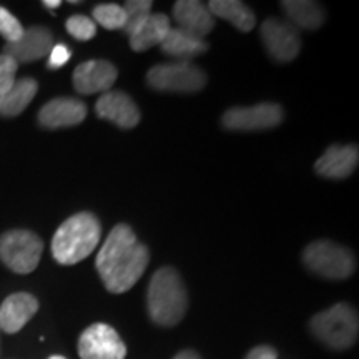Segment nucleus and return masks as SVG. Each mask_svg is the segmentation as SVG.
<instances>
[{
    "label": "nucleus",
    "instance_id": "nucleus-1",
    "mask_svg": "<svg viewBox=\"0 0 359 359\" xmlns=\"http://www.w3.org/2000/svg\"><path fill=\"white\" fill-rule=\"evenodd\" d=\"M150 263V251L138 241L128 224H116L98 251L95 266L110 293L132 290Z\"/></svg>",
    "mask_w": 359,
    "mask_h": 359
},
{
    "label": "nucleus",
    "instance_id": "nucleus-2",
    "mask_svg": "<svg viewBox=\"0 0 359 359\" xmlns=\"http://www.w3.org/2000/svg\"><path fill=\"white\" fill-rule=\"evenodd\" d=\"M102 224L93 213L82 212L67 218L52 238V255L57 263L75 264L92 255L100 243Z\"/></svg>",
    "mask_w": 359,
    "mask_h": 359
},
{
    "label": "nucleus",
    "instance_id": "nucleus-3",
    "mask_svg": "<svg viewBox=\"0 0 359 359\" xmlns=\"http://www.w3.org/2000/svg\"><path fill=\"white\" fill-rule=\"evenodd\" d=\"M148 314L158 326L172 327L185 316L188 294L177 269L165 266L151 276L147 293Z\"/></svg>",
    "mask_w": 359,
    "mask_h": 359
},
{
    "label": "nucleus",
    "instance_id": "nucleus-4",
    "mask_svg": "<svg viewBox=\"0 0 359 359\" xmlns=\"http://www.w3.org/2000/svg\"><path fill=\"white\" fill-rule=\"evenodd\" d=\"M309 326L321 343L333 349H348L358 339V313L346 303H338L318 313Z\"/></svg>",
    "mask_w": 359,
    "mask_h": 359
},
{
    "label": "nucleus",
    "instance_id": "nucleus-5",
    "mask_svg": "<svg viewBox=\"0 0 359 359\" xmlns=\"http://www.w3.org/2000/svg\"><path fill=\"white\" fill-rule=\"evenodd\" d=\"M303 263L309 271L327 280H346L356 269L353 251L330 240L309 243L303 251Z\"/></svg>",
    "mask_w": 359,
    "mask_h": 359
},
{
    "label": "nucleus",
    "instance_id": "nucleus-6",
    "mask_svg": "<svg viewBox=\"0 0 359 359\" xmlns=\"http://www.w3.org/2000/svg\"><path fill=\"white\" fill-rule=\"evenodd\" d=\"M147 83L158 92L193 93L206 85V74L191 62H168L151 67L147 74Z\"/></svg>",
    "mask_w": 359,
    "mask_h": 359
},
{
    "label": "nucleus",
    "instance_id": "nucleus-7",
    "mask_svg": "<svg viewBox=\"0 0 359 359\" xmlns=\"http://www.w3.org/2000/svg\"><path fill=\"white\" fill-rule=\"evenodd\" d=\"M43 243L32 231L12 230L0 236V259L12 271L27 275L39 266Z\"/></svg>",
    "mask_w": 359,
    "mask_h": 359
},
{
    "label": "nucleus",
    "instance_id": "nucleus-8",
    "mask_svg": "<svg viewBox=\"0 0 359 359\" xmlns=\"http://www.w3.org/2000/svg\"><path fill=\"white\" fill-rule=\"evenodd\" d=\"M283 122V109L278 103L263 102L253 107H233L222 116V125L231 132H259L275 128Z\"/></svg>",
    "mask_w": 359,
    "mask_h": 359
},
{
    "label": "nucleus",
    "instance_id": "nucleus-9",
    "mask_svg": "<svg viewBox=\"0 0 359 359\" xmlns=\"http://www.w3.org/2000/svg\"><path fill=\"white\" fill-rule=\"evenodd\" d=\"M262 40L268 55L281 64L293 62L302 50L299 30L288 20L276 17H269L262 24Z\"/></svg>",
    "mask_w": 359,
    "mask_h": 359
},
{
    "label": "nucleus",
    "instance_id": "nucleus-10",
    "mask_svg": "<svg viewBox=\"0 0 359 359\" xmlns=\"http://www.w3.org/2000/svg\"><path fill=\"white\" fill-rule=\"evenodd\" d=\"M79 354L82 359H125L127 346L114 327L97 323L80 336Z\"/></svg>",
    "mask_w": 359,
    "mask_h": 359
},
{
    "label": "nucleus",
    "instance_id": "nucleus-11",
    "mask_svg": "<svg viewBox=\"0 0 359 359\" xmlns=\"http://www.w3.org/2000/svg\"><path fill=\"white\" fill-rule=\"evenodd\" d=\"M95 111L98 118L109 120L116 127L130 130L140 123V110L132 97L120 90H109L97 100Z\"/></svg>",
    "mask_w": 359,
    "mask_h": 359
},
{
    "label": "nucleus",
    "instance_id": "nucleus-12",
    "mask_svg": "<svg viewBox=\"0 0 359 359\" xmlns=\"http://www.w3.org/2000/svg\"><path fill=\"white\" fill-rule=\"evenodd\" d=\"M118 70L109 60H87L74 72V87L82 95L105 93L114 87Z\"/></svg>",
    "mask_w": 359,
    "mask_h": 359
},
{
    "label": "nucleus",
    "instance_id": "nucleus-13",
    "mask_svg": "<svg viewBox=\"0 0 359 359\" xmlns=\"http://www.w3.org/2000/svg\"><path fill=\"white\" fill-rule=\"evenodd\" d=\"M87 116V107L82 100L70 97L53 98L39 111V123L45 128H65L82 123Z\"/></svg>",
    "mask_w": 359,
    "mask_h": 359
},
{
    "label": "nucleus",
    "instance_id": "nucleus-14",
    "mask_svg": "<svg viewBox=\"0 0 359 359\" xmlns=\"http://www.w3.org/2000/svg\"><path fill=\"white\" fill-rule=\"evenodd\" d=\"M53 47V35L45 27L35 25L27 29L20 40L13 43H7L4 53L19 62H35L47 57Z\"/></svg>",
    "mask_w": 359,
    "mask_h": 359
},
{
    "label": "nucleus",
    "instance_id": "nucleus-15",
    "mask_svg": "<svg viewBox=\"0 0 359 359\" xmlns=\"http://www.w3.org/2000/svg\"><path fill=\"white\" fill-rule=\"evenodd\" d=\"M359 150L356 145H331L314 165L318 175L325 178L343 180L358 167Z\"/></svg>",
    "mask_w": 359,
    "mask_h": 359
},
{
    "label": "nucleus",
    "instance_id": "nucleus-16",
    "mask_svg": "<svg viewBox=\"0 0 359 359\" xmlns=\"http://www.w3.org/2000/svg\"><path fill=\"white\" fill-rule=\"evenodd\" d=\"M173 17L177 20L178 29L200 39H205L215 27V17L212 12L198 0H178V2H175Z\"/></svg>",
    "mask_w": 359,
    "mask_h": 359
},
{
    "label": "nucleus",
    "instance_id": "nucleus-17",
    "mask_svg": "<svg viewBox=\"0 0 359 359\" xmlns=\"http://www.w3.org/2000/svg\"><path fill=\"white\" fill-rule=\"evenodd\" d=\"M39 309L37 298L29 293H15L4 299L0 306V330L8 334L17 333L34 318Z\"/></svg>",
    "mask_w": 359,
    "mask_h": 359
},
{
    "label": "nucleus",
    "instance_id": "nucleus-18",
    "mask_svg": "<svg viewBox=\"0 0 359 359\" xmlns=\"http://www.w3.org/2000/svg\"><path fill=\"white\" fill-rule=\"evenodd\" d=\"M210 45L205 39L195 37V35L185 32L182 29H170L167 37L161 42L160 48L165 55L178 58L180 62H190V58H195L208 50Z\"/></svg>",
    "mask_w": 359,
    "mask_h": 359
},
{
    "label": "nucleus",
    "instance_id": "nucleus-19",
    "mask_svg": "<svg viewBox=\"0 0 359 359\" xmlns=\"http://www.w3.org/2000/svg\"><path fill=\"white\" fill-rule=\"evenodd\" d=\"M170 20L165 13H150V17L130 35V47L133 52H145L161 45L170 32Z\"/></svg>",
    "mask_w": 359,
    "mask_h": 359
},
{
    "label": "nucleus",
    "instance_id": "nucleus-20",
    "mask_svg": "<svg viewBox=\"0 0 359 359\" xmlns=\"http://www.w3.org/2000/svg\"><path fill=\"white\" fill-rule=\"evenodd\" d=\"M281 8L290 24L296 29L314 30L321 27L326 19L323 7L311 0H286L281 2Z\"/></svg>",
    "mask_w": 359,
    "mask_h": 359
},
{
    "label": "nucleus",
    "instance_id": "nucleus-21",
    "mask_svg": "<svg viewBox=\"0 0 359 359\" xmlns=\"http://www.w3.org/2000/svg\"><path fill=\"white\" fill-rule=\"evenodd\" d=\"M206 7L213 17L230 22L241 32H250L257 24L253 11L240 0H212Z\"/></svg>",
    "mask_w": 359,
    "mask_h": 359
},
{
    "label": "nucleus",
    "instance_id": "nucleus-22",
    "mask_svg": "<svg viewBox=\"0 0 359 359\" xmlns=\"http://www.w3.org/2000/svg\"><path fill=\"white\" fill-rule=\"evenodd\" d=\"M39 83L34 79H20L12 85L8 92L0 95V115L17 116L24 111L37 95Z\"/></svg>",
    "mask_w": 359,
    "mask_h": 359
},
{
    "label": "nucleus",
    "instance_id": "nucleus-23",
    "mask_svg": "<svg viewBox=\"0 0 359 359\" xmlns=\"http://www.w3.org/2000/svg\"><path fill=\"white\" fill-rule=\"evenodd\" d=\"M93 22L100 24L107 30H123L127 15L118 4H100L93 8Z\"/></svg>",
    "mask_w": 359,
    "mask_h": 359
},
{
    "label": "nucleus",
    "instance_id": "nucleus-24",
    "mask_svg": "<svg viewBox=\"0 0 359 359\" xmlns=\"http://www.w3.org/2000/svg\"><path fill=\"white\" fill-rule=\"evenodd\" d=\"M151 7H154V4H151L150 0H128V2L125 4L123 11L125 15H127V22H125L123 32L127 34L128 37L148 19V17H150Z\"/></svg>",
    "mask_w": 359,
    "mask_h": 359
},
{
    "label": "nucleus",
    "instance_id": "nucleus-25",
    "mask_svg": "<svg viewBox=\"0 0 359 359\" xmlns=\"http://www.w3.org/2000/svg\"><path fill=\"white\" fill-rule=\"evenodd\" d=\"M67 32L72 37L80 40V42H87V40L93 39L97 34V24L87 15H72L67 20Z\"/></svg>",
    "mask_w": 359,
    "mask_h": 359
},
{
    "label": "nucleus",
    "instance_id": "nucleus-26",
    "mask_svg": "<svg viewBox=\"0 0 359 359\" xmlns=\"http://www.w3.org/2000/svg\"><path fill=\"white\" fill-rule=\"evenodd\" d=\"M24 32L25 29L17 20V17H13L6 7H0V35L7 40V43H13L20 40Z\"/></svg>",
    "mask_w": 359,
    "mask_h": 359
},
{
    "label": "nucleus",
    "instance_id": "nucleus-27",
    "mask_svg": "<svg viewBox=\"0 0 359 359\" xmlns=\"http://www.w3.org/2000/svg\"><path fill=\"white\" fill-rule=\"evenodd\" d=\"M17 70H19V64L12 57L2 53L0 55V95L8 92L17 82Z\"/></svg>",
    "mask_w": 359,
    "mask_h": 359
},
{
    "label": "nucleus",
    "instance_id": "nucleus-28",
    "mask_svg": "<svg viewBox=\"0 0 359 359\" xmlns=\"http://www.w3.org/2000/svg\"><path fill=\"white\" fill-rule=\"evenodd\" d=\"M70 57H72V52H70V48L67 47L65 43L53 45L50 53H48V64H47V67L50 70L60 69V67H64L67 62L70 60Z\"/></svg>",
    "mask_w": 359,
    "mask_h": 359
},
{
    "label": "nucleus",
    "instance_id": "nucleus-29",
    "mask_svg": "<svg viewBox=\"0 0 359 359\" xmlns=\"http://www.w3.org/2000/svg\"><path fill=\"white\" fill-rule=\"evenodd\" d=\"M276 351L271 346H258L251 349L245 359H276Z\"/></svg>",
    "mask_w": 359,
    "mask_h": 359
},
{
    "label": "nucleus",
    "instance_id": "nucleus-30",
    "mask_svg": "<svg viewBox=\"0 0 359 359\" xmlns=\"http://www.w3.org/2000/svg\"><path fill=\"white\" fill-rule=\"evenodd\" d=\"M173 359H201V358L195 351H190V349H187V351L178 353Z\"/></svg>",
    "mask_w": 359,
    "mask_h": 359
},
{
    "label": "nucleus",
    "instance_id": "nucleus-31",
    "mask_svg": "<svg viewBox=\"0 0 359 359\" xmlns=\"http://www.w3.org/2000/svg\"><path fill=\"white\" fill-rule=\"evenodd\" d=\"M43 6L48 8H57V7H60V0H45Z\"/></svg>",
    "mask_w": 359,
    "mask_h": 359
},
{
    "label": "nucleus",
    "instance_id": "nucleus-32",
    "mask_svg": "<svg viewBox=\"0 0 359 359\" xmlns=\"http://www.w3.org/2000/svg\"><path fill=\"white\" fill-rule=\"evenodd\" d=\"M48 359H67V358H64V356H57V354H55V356H50Z\"/></svg>",
    "mask_w": 359,
    "mask_h": 359
}]
</instances>
